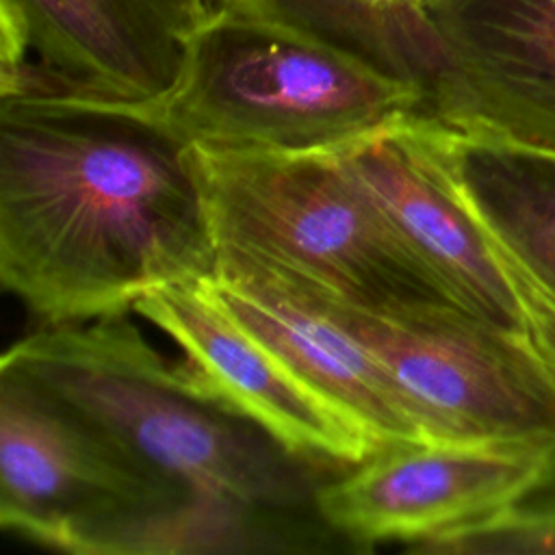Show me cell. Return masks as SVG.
<instances>
[{
    "label": "cell",
    "instance_id": "obj_1",
    "mask_svg": "<svg viewBox=\"0 0 555 555\" xmlns=\"http://www.w3.org/2000/svg\"><path fill=\"white\" fill-rule=\"evenodd\" d=\"M189 145L147 104L0 98V280L46 327L215 273Z\"/></svg>",
    "mask_w": 555,
    "mask_h": 555
},
{
    "label": "cell",
    "instance_id": "obj_2",
    "mask_svg": "<svg viewBox=\"0 0 555 555\" xmlns=\"http://www.w3.org/2000/svg\"><path fill=\"white\" fill-rule=\"evenodd\" d=\"M9 364L69 403L197 503L319 514L310 462L167 362L128 312L11 345Z\"/></svg>",
    "mask_w": 555,
    "mask_h": 555
},
{
    "label": "cell",
    "instance_id": "obj_3",
    "mask_svg": "<svg viewBox=\"0 0 555 555\" xmlns=\"http://www.w3.org/2000/svg\"><path fill=\"white\" fill-rule=\"evenodd\" d=\"M150 111L189 147L319 152L349 143L425 98L299 30L219 9L189 37L176 87Z\"/></svg>",
    "mask_w": 555,
    "mask_h": 555
},
{
    "label": "cell",
    "instance_id": "obj_4",
    "mask_svg": "<svg viewBox=\"0 0 555 555\" xmlns=\"http://www.w3.org/2000/svg\"><path fill=\"white\" fill-rule=\"evenodd\" d=\"M189 156L217 245L369 310L453 306L334 150Z\"/></svg>",
    "mask_w": 555,
    "mask_h": 555
},
{
    "label": "cell",
    "instance_id": "obj_5",
    "mask_svg": "<svg viewBox=\"0 0 555 555\" xmlns=\"http://www.w3.org/2000/svg\"><path fill=\"white\" fill-rule=\"evenodd\" d=\"M197 503L54 392L0 364V525L74 555H147Z\"/></svg>",
    "mask_w": 555,
    "mask_h": 555
},
{
    "label": "cell",
    "instance_id": "obj_6",
    "mask_svg": "<svg viewBox=\"0 0 555 555\" xmlns=\"http://www.w3.org/2000/svg\"><path fill=\"white\" fill-rule=\"evenodd\" d=\"M271 267L377 358L431 442H529L555 451V369L527 332L442 304L369 310Z\"/></svg>",
    "mask_w": 555,
    "mask_h": 555
},
{
    "label": "cell",
    "instance_id": "obj_7",
    "mask_svg": "<svg viewBox=\"0 0 555 555\" xmlns=\"http://www.w3.org/2000/svg\"><path fill=\"white\" fill-rule=\"evenodd\" d=\"M208 17L189 0H0V98L158 102Z\"/></svg>",
    "mask_w": 555,
    "mask_h": 555
},
{
    "label": "cell",
    "instance_id": "obj_8",
    "mask_svg": "<svg viewBox=\"0 0 555 555\" xmlns=\"http://www.w3.org/2000/svg\"><path fill=\"white\" fill-rule=\"evenodd\" d=\"M555 470V451L529 442L390 444L319 483L317 512L353 548H408L488 516Z\"/></svg>",
    "mask_w": 555,
    "mask_h": 555
},
{
    "label": "cell",
    "instance_id": "obj_9",
    "mask_svg": "<svg viewBox=\"0 0 555 555\" xmlns=\"http://www.w3.org/2000/svg\"><path fill=\"white\" fill-rule=\"evenodd\" d=\"M199 288L377 449L431 442L377 358L275 267L217 245Z\"/></svg>",
    "mask_w": 555,
    "mask_h": 555
},
{
    "label": "cell",
    "instance_id": "obj_10",
    "mask_svg": "<svg viewBox=\"0 0 555 555\" xmlns=\"http://www.w3.org/2000/svg\"><path fill=\"white\" fill-rule=\"evenodd\" d=\"M134 310L182 349V364L193 382L293 455L314 466L349 468L379 451L314 397L199 284L158 288Z\"/></svg>",
    "mask_w": 555,
    "mask_h": 555
},
{
    "label": "cell",
    "instance_id": "obj_11",
    "mask_svg": "<svg viewBox=\"0 0 555 555\" xmlns=\"http://www.w3.org/2000/svg\"><path fill=\"white\" fill-rule=\"evenodd\" d=\"M414 115L332 150L453 306L527 332L505 269L423 150Z\"/></svg>",
    "mask_w": 555,
    "mask_h": 555
},
{
    "label": "cell",
    "instance_id": "obj_12",
    "mask_svg": "<svg viewBox=\"0 0 555 555\" xmlns=\"http://www.w3.org/2000/svg\"><path fill=\"white\" fill-rule=\"evenodd\" d=\"M447 54L451 126L555 156V0H427Z\"/></svg>",
    "mask_w": 555,
    "mask_h": 555
},
{
    "label": "cell",
    "instance_id": "obj_13",
    "mask_svg": "<svg viewBox=\"0 0 555 555\" xmlns=\"http://www.w3.org/2000/svg\"><path fill=\"white\" fill-rule=\"evenodd\" d=\"M429 160L486 234L555 301V156L416 113Z\"/></svg>",
    "mask_w": 555,
    "mask_h": 555
},
{
    "label": "cell",
    "instance_id": "obj_14",
    "mask_svg": "<svg viewBox=\"0 0 555 555\" xmlns=\"http://www.w3.org/2000/svg\"><path fill=\"white\" fill-rule=\"evenodd\" d=\"M215 7L314 37L416 89L434 117L453 115V74L434 28L401 24L369 0H215Z\"/></svg>",
    "mask_w": 555,
    "mask_h": 555
},
{
    "label": "cell",
    "instance_id": "obj_15",
    "mask_svg": "<svg viewBox=\"0 0 555 555\" xmlns=\"http://www.w3.org/2000/svg\"><path fill=\"white\" fill-rule=\"evenodd\" d=\"M440 555H555V470L514 503L412 548Z\"/></svg>",
    "mask_w": 555,
    "mask_h": 555
},
{
    "label": "cell",
    "instance_id": "obj_16",
    "mask_svg": "<svg viewBox=\"0 0 555 555\" xmlns=\"http://www.w3.org/2000/svg\"><path fill=\"white\" fill-rule=\"evenodd\" d=\"M494 251V249H492ZM496 260L505 269L525 314V330L546 362L555 369V301L514 262L499 256Z\"/></svg>",
    "mask_w": 555,
    "mask_h": 555
},
{
    "label": "cell",
    "instance_id": "obj_17",
    "mask_svg": "<svg viewBox=\"0 0 555 555\" xmlns=\"http://www.w3.org/2000/svg\"><path fill=\"white\" fill-rule=\"evenodd\" d=\"M369 2L401 24H408L414 28H431L425 15L427 0H369Z\"/></svg>",
    "mask_w": 555,
    "mask_h": 555
},
{
    "label": "cell",
    "instance_id": "obj_18",
    "mask_svg": "<svg viewBox=\"0 0 555 555\" xmlns=\"http://www.w3.org/2000/svg\"><path fill=\"white\" fill-rule=\"evenodd\" d=\"M191 4H195L199 11H204V13H208V15H212L215 11H217V7H215V0H189Z\"/></svg>",
    "mask_w": 555,
    "mask_h": 555
}]
</instances>
